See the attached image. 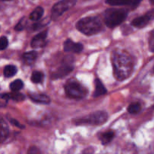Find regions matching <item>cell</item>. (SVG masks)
<instances>
[{
  "mask_svg": "<svg viewBox=\"0 0 154 154\" xmlns=\"http://www.w3.org/2000/svg\"><path fill=\"white\" fill-rule=\"evenodd\" d=\"M114 75L118 80L127 78L132 73L133 64L131 57L126 53L119 51L114 54L113 58Z\"/></svg>",
  "mask_w": 154,
  "mask_h": 154,
  "instance_id": "obj_1",
  "label": "cell"
},
{
  "mask_svg": "<svg viewBox=\"0 0 154 154\" xmlns=\"http://www.w3.org/2000/svg\"><path fill=\"white\" fill-rule=\"evenodd\" d=\"M78 31L86 35L97 34L102 29V24L96 17H87L80 20L76 24Z\"/></svg>",
  "mask_w": 154,
  "mask_h": 154,
  "instance_id": "obj_2",
  "label": "cell"
},
{
  "mask_svg": "<svg viewBox=\"0 0 154 154\" xmlns=\"http://www.w3.org/2000/svg\"><path fill=\"white\" fill-rule=\"evenodd\" d=\"M128 11L122 8H109L105 12V23L107 26L114 28L126 19Z\"/></svg>",
  "mask_w": 154,
  "mask_h": 154,
  "instance_id": "obj_3",
  "label": "cell"
},
{
  "mask_svg": "<svg viewBox=\"0 0 154 154\" xmlns=\"http://www.w3.org/2000/svg\"><path fill=\"white\" fill-rule=\"evenodd\" d=\"M108 114L105 111H96L93 114H90L87 117L78 119L75 121V124H90V125H102L105 123L108 120Z\"/></svg>",
  "mask_w": 154,
  "mask_h": 154,
  "instance_id": "obj_4",
  "label": "cell"
},
{
  "mask_svg": "<svg viewBox=\"0 0 154 154\" xmlns=\"http://www.w3.org/2000/svg\"><path fill=\"white\" fill-rule=\"evenodd\" d=\"M65 92L72 99H82L87 95V90L80 83L75 81H70L65 85Z\"/></svg>",
  "mask_w": 154,
  "mask_h": 154,
  "instance_id": "obj_5",
  "label": "cell"
},
{
  "mask_svg": "<svg viewBox=\"0 0 154 154\" xmlns=\"http://www.w3.org/2000/svg\"><path fill=\"white\" fill-rule=\"evenodd\" d=\"M77 0H61L56 3L51 9V19L57 20L75 5Z\"/></svg>",
  "mask_w": 154,
  "mask_h": 154,
  "instance_id": "obj_6",
  "label": "cell"
},
{
  "mask_svg": "<svg viewBox=\"0 0 154 154\" xmlns=\"http://www.w3.org/2000/svg\"><path fill=\"white\" fill-rule=\"evenodd\" d=\"M48 36V30L42 32L36 35L31 42V46L33 48H41L46 45V38Z\"/></svg>",
  "mask_w": 154,
  "mask_h": 154,
  "instance_id": "obj_7",
  "label": "cell"
},
{
  "mask_svg": "<svg viewBox=\"0 0 154 154\" xmlns=\"http://www.w3.org/2000/svg\"><path fill=\"white\" fill-rule=\"evenodd\" d=\"M74 69V66L72 63H66L62 65L57 71L53 75V78L54 79H57V78H62L63 77L69 75L71 72Z\"/></svg>",
  "mask_w": 154,
  "mask_h": 154,
  "instance_id": "obj_8",
  "label": "cell"
},
{
  "mask_svg": "<svg viewBox=\"0 0 154 154\" xmlns=\"http://www.w3.org/2000/svg\"><path fill=\"white\" fill-rule=\"evenodd\" d=\"M84 49V46L81 43H75L71 39H67L64 42V51L66 52L81 53Z\"/></svg>",
  "mask_w": 154,
  "mask_h": 154,
  "instance_id": "obj_9",
  "label": "cell"
},
{
  "mask_svg": "<svg viewBox=\"0 0 154 154\" xmlns=\"http://www.w3.org/2000/svg\"><path fill=\"white\" fill-rule=\"evenodd\" d=\"M150 20H151L150 18L149 17V16L147 14H145L143 15V16L138 17L134 19L132 21V23H131V24H132L133 26L140 29L146 26Z\"/></svg>",
  "mask_w": 154,
  "mask_h": 154,
  "instance_id": "obj_10",
  "label": "cell"
},
{
  "mask_svg": "<svg viewBox=\"0 0 154 154\" xmlns=\"http://www.w3.org/2000/svg\"><path fill=\"white\" fill-rule=\"evenodd\" d=\"M29 98L35 102L41 104H49L51 102V99L48 96L39 93H30Z\"/></svg>",
  "mask_w": 154,
  "mask_h": 154,
  "instance_id": "obj_11",
  "label": "cell"
},
{
  "mask_svg": "<svg viewBox=\"0 0 154 154\" xmlns=\"http://www.w3.org/2000/svg\"><path fill=\"white\" fill-rule=\"evenodd\" d=\"M107 93V90L103 85L102 81L99 79H96L95 81V91L93 93L94 97H98V96H103Z\"/></svg>",
  "mask_w": 154,
  "mask_h": 154,
  "instance_id": "obj_12",
  "label": "cell"
},
{
  "mask_svg": "<svg viewBox=\"0 0 154 154\" xmlns=\"http://www.w3.org/2000/svg\"><path fill=\"white\" fill-rule=\"evenodd\" d=\"M38 57V53L36 51H29V52L25 53L23 56V60L24 63L28 65H31L35 61L36 58Z\"/></svg>",
  "mask_w": 154,
  "mask_h": 154,
  "instance_id": "obj_13",
  "label": "cell"
},
{
  "mask_svg": "<svg viewBox=\"0 0 154 154\" xmlns=\"http://www.w3.org/2000/svg\"><path fill=\"white\" fill-rule=\"evenodd\" d=\"M44 14V8L42 7H37L30 14L29 19L32 21H38L42 17Z\"/></svg>",
  "mask_w": 154,
  "mask_h": 154,
  "instance_id": "obj_14",
  "label": "cell"
},
{
  "mask_svg": "<svg viewBox=\"0 0 154 154\" xmlns=\"http://www.w3.org/2000/svg\"><path fill=\"white\" fill-rule=\"evenodd\" d=\"M17 72V69L14 65H8L4 68L3 70V75L5 78H11L14 76Z\"/></svg>",
  "mask_w": 154,
  "mask_h": 154,
  "instance_id": "obj_15",
  "label": "cell"
},
{
  "mask_svg": "<svg viewBox=\"0 0 154 154\" xmlns=\"http://www.w3.org/2000/svg\"><path fill=\"white\" fill-rule=\"evenodd\" d=\"M114 137V132L112 131H108V132H105V133L102 134L100 137V140L102 141V144L105 145V144H108V143L111 142L113 140Z\"/></svg>",
  "mask_w": 154,
  "mask_h": 154,
  "instance_id": "obj_16",
  "label": "cell"
},
{
  "mask_svg": "<svg viewBox=\"0 0 154 154\" xmlns=\"http://www.w3.org/2000/svg\"><path fill=\"white\" fill-rule=\"evenodd\" d=\"M44 80V74L42 72H38V71H35L32 72L31 76L32 82L34 84H39L42 82Z\"/></svg>",
  "mask_w": 154,
  "mask_h": 154,
  "instance_id": "obj_17",
  "label": "cell"
},
{
  "mask_svg": "<svg viewBox=\"0 0 154 154\" xmlns=\"http://www.w3.org/2000/svg\"><path fill=\"white\" fill-rule=\"evenodd\" d=\"M107 4L113 6L126 5L132 4V0H106Z\"/></svg>",
  "mask_w": 154,
  "mask_h": 154,
  "instance_id": "obj_18",
  "label": "cell"
},
{
  "mask_svg": "<svg viewBox=\"0 0 154 154\" xmlns=\"http://www.w3.org/2000/svg\"><path fill=\"white\" fill-rule=\"evenodd\" d=\"M0 126H1V142H3L4 140L7 138L8 135V127L2 119L1 120Z\"/></svg>",
  "mask_w": 154,
  "mask_h": 154,
  "instance_id": "obj_19",
  "label": "cell"
},
{
  "mask_svg": "<svg viewBox=\"0 0 154 154\" xmlns=\"http://www.w3.org/2000/svg\"><path fill=\"white\" fill-rule=\"evenodd\" d=\"M23 87V83L21 80L17 79L11 83L10 89L12 92H18Z\"/></svg>",
  "mask_w": 154,
  "mask_h": 154,
  "instance_id": "obj_20",
  "label": "cell"
},
{
  "mask_svg": "<svg viewBox=\"0 0 154 154\" xmlns=\"http://www.w3.org/2000/svg\"><path fill=\"white\" fill-rule=\"evenodd\" d=\"M141 104L138 102L132 103L128 107V112L132 114H135L141 111Z\"/></svg>",
  "mask_w": 154,
  "mask_h": 154,
  "instance_id": "obj_21",
  "label": "cell"
},
{
  "mask_svg": "<svg viewBox=\"0 0 154 154\" xmlns=\"http://www.w3.org/2000/svg\"><path fill=\"white\" fill-rule=\"evenodd\" d=\"M9 97H10V99H12L15 102H22L26 98L23 94L18 92H13L11 93H9Z\"/></svg>",
  "mask_w": 154,
  "mask_h": 154,
  "instance_id": "obj_22",
  "label": "cell"
},
{
  "mask_svg": "<svg viewBox=\"0 0 154 154\" xmlns=\"http://www.w3.org/2000/svg\"><path fill=\"white\" fill-rule=\"evenodd\" d=\"M27 23V20L26 19V17H23L18 22V23L17 24L16 26L14 27V29L16 31H21V30L23 29L24 28L26 27Z\"/></svg>",
  "mask_w": 154,
  "mask_h": 154,
  "instance_id": "obj_23",
  "label": "cell"
},
{
  "mask_svg": "<svg viewBox=\"0 0 154 154\" xmlns=\"http://www.w3.org/2000/svg\"><path fill=\"white\" fill-rule=\"evenodd\" d=\"M149 49L151 52L154 53V29L150 32L149 37Z\"/></svg>",
  "mask_w": 154,
  "mask_h": 154,
  "instance_id": "obj_24",
  "label": "cell"
},
{
  "mask_svg": "<svg viewBox=\"0 0 154 154\" xmlns=\"http://www.w3.org/2000/svg\"><path fill=\"white\" fill-rule=\"evenodd\" d=\"M8 45V38L5 36H2L0 38V50L1 51H4L6 49Z\"/></svg>",
  "mask_w": 154,
  "mask_h": 154,
  "instance_id": "obj_25",
  "label": "cell"
},
{
  "mask_svg": "<svg viewBox=\"0 0 154 154\" xmlns=\"http://www.w3.org/2000/svg\"><path fill=\"white\" fill-rule=\"evenodd\" d=\"M48 23L46 22L45 20L38 22V23H36L33 24V25H32V29L33 30H38V29H39L42 28V27L45 26H46Z\"/></svg>",
  "mask_w": 154,
  "mask_h": 154,
  "instance_id": "obj_26",
  "label": "cell"
},
{
  "mask_svg": "<svg viewBox=\"0 0 154 154\" xmlns=\"http://www.w3.org/2000/svg\"><path fill=\"white\" fill-rule=\"evenodd\" d=\"M9 121H10V123H11V124L17 126V127L20 128V129H24V128H25V126H23V125H22L21 123H20V122H18L17 120H15V119L11 118L9 119Z\"/></svg>",
  "mask_w": 154,
  "mask_h": 154,
  "instance_id": "obj_27",
  "label": "cell"
},
{
  "mask_svg": "<svg viewBox=\"0 0 154 154\" xmlns=\"http://www.w3.org/2000/svg\"><path fill=\"white\" fill-rule=\"evenodd\" d=\"M28 154H39V150L37 147H32L29 149Z\"/></svg>",
  "mask_w": 154,
  "mask_h": 154,
  "instance_id": "obj_28",
  "label": "cell"
},
{
  "mask_svg": "<svg viewBox=\"0 0 154 154\" xmlns=\"http://www.w3.org/2000/svg\"><path fill=\"white\" fill-rule=\"evenodd\" d=\"M141 1H142V0H132V4L131 5H132V8H136L139 5V4L141 3Z\"/></svg>",
  "mask_w": 154,
  "mask_h": 154,
  "instance_id": "obj_29",
  "label": "cell"
},
{
  "mask_svg": "<svg viewBox=\"0 0 154 154\" xmlns=\"http://www.w3.org/2000/svg\"><path fill=\"white\" fill-rule=\"evenodd\" d=\"M146 14L148 15L149 17L150 18V20H154V8L151 9V10H150L149 11H147Z\"/></svg>",
  "mask_w": 154,
  "mask_h": 154,
  "instance_id": "obj_30",
  "label": "cell"
},
{
  "mask_svg": "<svg viewBox=\"0 0 154 154\" xmlns=\"http://www.w3.org/2000/svg\"><path fill=\"white\" fill-rule=\"evenodd\" d=\"M150 2L151 3L152 5H154V0H150Z\"/></svg>",
  "mask_w": 154,
  "mask_h": 154,
  "instance_id": "obj_31",
  "label": "cell"
},
{
  "mask_svg": "<svg viewBox=\"0 0 154 154\" xmlns=\"http://www.w3.org/2000/svg\"><path fill=\"white\" fill-rule=\"evenodd\" d=\"M2 1H11V0H2Z\"/></svg>",
  "mask_w": 154,
  "mask_h": 154,
  "instance_id": "obj_32",
  "label": "cell"
},
{
  "mask_svg": "<svg viewBox=\"0 0 154 154\" xmlns=\"http://www.w3.org/2000/svg\"><path fill=\"white\" fill-rule=\"evenodd\" d=\"M153 72H154V67H153Z\"/></svg>",
  "mask_w": 154,
  "mask_h": 154,
  "instance_id": "obj_33",
  "label": "cell"
}]
</instances>
